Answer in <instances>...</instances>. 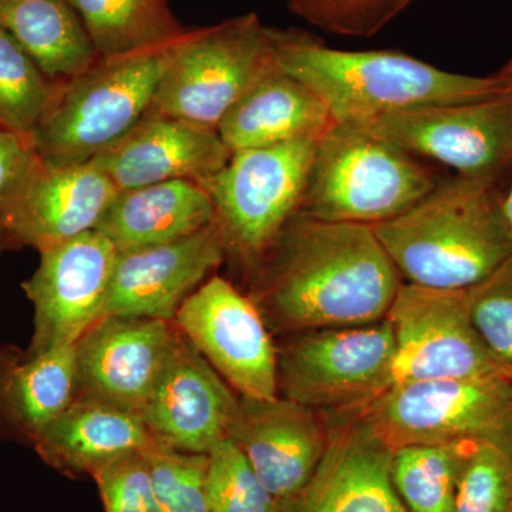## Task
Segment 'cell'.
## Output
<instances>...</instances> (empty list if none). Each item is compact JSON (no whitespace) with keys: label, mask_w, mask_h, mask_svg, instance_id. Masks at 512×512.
Masks as SVG:
<instances>
[{"label":"cell","mask_w":512,"mask_h":512,"mask_svg":"<svg viewBox=\"0 0 512 512\" xmlns=\"http://www.w3.org/2000/svg\"><path fill=\"white\" fill-rule=\"evenodd\" d=\"M456 512H512V450L476 444L468 454Z\"/></svg>","instance_id":"31"},{"label":"cell","mask_w":512,"mask_h":512,"mask_svg":"<svg viewBox=\"0 0 512 512\" xmlns=\"http://www.w3.org/2000/svg\"><path fill=\"white\" fill-rule=\"evenodd\" d=\"M215 222L210 195L194 181L119 191L96 231L123 252L177 241Z\"/></svg>","instance_id":"24"},{"label":"cell","mask_w":512,"mask_h":512,"mask_svg":"<svg viewBox=\"0 0 512 512\" xmlns=\"http://www.w3.org/2000/svg\"><path fill=\"white\" fill-rule=\"evenodd\" d=\"M355 413L392 450L456 443L512 450V376L508 375L392 384Z\"/></svg>","instance_id":"8"},{"label":"cell","mask_w":512,"mask_h":512,"mask_svg":"<svg viewBox=\"0 0 512 512\" xmlns=\"http://www.w3.org/2000/svg\"><path fill=\"white\" fill-rule=\"evenodd\" d=\"M156 444L140 414L113 404L74 397L37 437L33 448L56 471L94 477L104 467Z\"/></svg>","instance_id":"21"},{"label":"cell","mask_w":512,"mask_h":512,"mask_svg":"<svg viewBox=\"0 0 512 512\" xmlns=\"http://www.w3.org/2000/svg\"><path fill=\"white\" fill-rule=\"evenodd\" d=\"M232 151L217 130L151 109L127 136L94 157L117 190L168 181L202 183L227 165Z\"/></svg>","instance_id":"18"},{"label":"cell","mask_w":512,"mask_h":512,"mask_svg":"<svg viewBox=\"0 0 512 512\" xmlns=\"http://www.w3.org/2000/svg\"><path fill=\"white\" fill-rule=\"evenodd\" d=\"M39 161L30 138L0 130V254L20 249L13 218Z\"/></svg>","instance_id":"34"},{"label":"cell","mask_w":512,"mask_h":512,"mask_svg":"<svg viewBox=\"0 0 512 512\" xmlns=\"http://www.w3.org/2000/svg\"><path fill=\"white\" fill-rule=\"evenodd\" d=\"M421 160L501 180L512 164V92L473 103L397 111L360 124Z\"/></svg>","instance_id":"12"},{"label":"cell","mask_w":512,"mask_h":512,"mask_svg":"<svg viewBox=\"0 0 512 512\" xmlns=\"http://www.w3.org/2000/svg\"><path fill=\"white\" fill-rule=\"evenodd\" d=\"M117 194L92 161L59 164L40 158L13 218L19 248L40 252L93 231Z\"/></svg>","instance_id":"20"},{"label":"cell","mask_w":512,"mask_h":512,"mask_svg":"<svg viewBox=\"0 0 512 512\" xmlns=\"http://www.w3.org/2000/svg\"><path fill=\"white\" fill-rule=\"evenodd\" d=\"M239 396L177 328L173 348L140 412L156 443L208 454L228 439Z\"/></svg>","instance_id":"15"},{"label":"cell","mask_w":512,"mask_h":512,"mask_svg":"<svg viewBox=\"0 0 512 512\" xmlns=\"http://www.w3.org/2000/svg\"><path fill=\"white\" fill-rule=\"evenodd\" d=\"M332 440L301 495L281 505L285 512H409L394 488L393 450L356 413L328 416Z\"/></svg>","instance_id":"19"},{"label":"cell","mask_w":512,"mask_h":512,"mask_svg":"<svg viewBox=\"0 0 512 512\" xmlns=\"http://www.w3.org/2000/svg\"><path fill=\"white\" fill-rule=\"evenodd\" d=\"M293 15L339 36L369 37L396 19L413 0H284Z\"/></svg>","instance_id":"32"},{"label":"cell","mask_w":512,"mask_h":512,"mask_svg":"<svg viewBox=\"0 0 512 512\" xmlns=\"http://www.w3.org/2000/svg\"><path fill=\"white\" fill-rule=\"evenodd\" d=\"M441 175L360 124L335 123L319 138L299 215L375 227L412 208Z\"/></svg>","instance_id":"4"},{"label":"cell","mask_w":512,"mask_h":512,"mask_svg":"<svg viewBox=\"0 0 512 512\" xmlns=\"http://www.w3.org/2000/svg\"><path fill=\"white\" fill-rule=\"evenodd\" d=\"M207 498L211 512H276L278 503L231 439L208 453Z\"/></svg>","instance_id":"29"},{"label":"cell","mask_w":512,"mask_h":512,"mask_svg":"<svg viewBox=\"0 0 512 512\" xmlns=\"http://www.w3.org/2000/svg\"><path fill=\"white\" fill-rule=\"evenodd\" d=\"M501 73H503L504 76L507 77L508 82H510L512 86V59L511 62L508 63L503 70H501Z\"/></svg>","instance_id":"37"},{"label":"cell","mask_w":512,"mask_h":512,"mask_svg":"<svg viewBox=\"0 0 512 512\" xmlns=\"http://www.w3.org/2000/svg\"><path fill=\"white\" fill-rule=\"evenodd\" d=\"M170 0H67L103 59L170 46L188 32Z\"/></svg>","instance_id":"26"},{"label":"cell","mask_w":512,"mask_h":512,"mask_svg":"<svg viewBox=\"0 0 512 512\" xmlns=\"http://www.w3.org/2000/svg\"><path fill=\"white\" fill-rule=\"evenodd\" d=\"M281 72L313 90L335 123L365 124L397 111L473 103L511 93L503 73L463 76L399 50L333 49L299 29L268 28Z\"/></svg>","instance_id":"2"},{"label":"cell","mask_w":512,"mask_h":512,"mask_svg":"<svg viewBox=\"0 0 512 512\" xmlns=\"http://www.w3.org/2000/svg\"><path fill=\"white\" fill-rule=\"evenodd\" d=\"M225 262L217 221L177 241L123 252L117 258L106 315L174 322L187 301Z\"/></svg>","instance_id":"17"},{"label":"cell","mask_w":512,"mask_h":512,"mask_svg":"<svg viewBox=\"0 0 512 512\" xmlns=\"http://www.w3.org/2000/svg\"><path fill=\"white\" fill-rule=\"evenodd\" d=\"M0 30L57 83L79 76L100 59L67 0H0Z\"/></svg>","instance_id":"25"},{"label":"cell","mask_w":512,"mask_h":512,"mask_svg":"<svg viewBox=\"0 0 512 512\" xmlns=\"http://www.w3.org/2000/svg\"><path fill=\"white\" fill-rule=\"evenodd\" d=\"M143 454L161 511L211 512L205 485L208 454L184 453L158 443Z\"/></svg>","instance_id":"30"},{"label":"cell","mask_w":512,"mask_h":512,"mask_svg":"<svg viewBox=\"0 0 512 512\" xmlns=\"http://www.w3.org/2000/svg\"><path fill=\"white\" fill-rule=\"evenodd\" d=\"M387 319L396 340L393 384L512 376L478 335L467 291L403 282Z\"/></svg>","instance_id":"10"},{"label":"cell","mask_w":512,"mask_h":512,"mask_svg":"<svg viewBox=\"0 0 512 512\" xmlns=\"http://www.w3.org/2000/svg\"><path fill=\"white\" fill-rule=\"evenodd\" d=\"M335 124L318 94L281 70L266 74L228 111L217 131L234 151L319 140Z\"/></svg>","instance_id":"23"},{"label":"cell","mask_w":512,"mask_h":512,"mask_svg":"<svg viewBox=\"0 0 512 512\" xmlns=\"http://www.w3.org/2000/svg\"><path fill=\"white\" fill-rule=\"evenodd\" d=\"M175 335L174 322L104 316L74 345L76 397L140 414Z\"/></svg>","instance_id":"16"},{"label":"cell","mask_w":512,"mask_h":512,"mask_svg":"<svg viewBox=\"0 0 512 512\" xmlns=\"http://www.w3.org/2000/svg\"><path fill=\"white\" fill-rule=\"evenodd\" d=\"M497 178H444L423 200L375 225L407 284L467 291L512 256Z\"/></svg>","instance_id":"3"},{"label":"cell","mask_w":512,"mask_h":512,"mask_svg":"<svg viewBox=\"0 0 512 512\" xmlns=\"http://www.w3.org/2000/svg\"><path fill=\"white\" fill-rule=\"evenodd\" d=\"M143 453L120 458L93 477L106 512H163Z\"/></svg>","instance_id":"35"},{"label":"cell","mask_w":512,"mask_h":512,"mask_svg":"<svg viewBox=\"0 0 512 512\" xmlns=\"http://www.w3.org/2000/svg\"><path fill=\"white\" fill-rule=\"evenodd\" d=\"M173 46L100 57L86 72L60 83L30 138L39 157L87 163L127 136L153 107Z\"/></svg>","instance_id":"5"},{"label":"cell","mask_w":512,"mask_h":512,"mask_svg":"<svg viewBox=\"0 0 512 512\" xmlns=\"http://www.w3.org/2000/svg\"><path fill=\"white\" fill-rule=\"evenodd\" d=\"M59 86L0 30V130L32 138Z\"/></svg>","instance_id":"28"},{"label":"cell","mask_w":512,"mask_h":512,"mask_svg":"<svg viewBox=\"0 0 512 512\" xmlns=\"http://www.w3.org/2000/svg\"><path fill=\"white\" fill-rule=\"evenodd\" d=\"M39 254V266L22 284L33 305L30 353L70 348L104 318L119 258L96 229Z\"/></svg>","instance_id":"13"},{"label":"cell","mask_w":512,"mask_h":512,"mask_svg":"<svg viewBox=\"0 0 512 512\" xmlns=\"http://www.w3.org/2000/svg\"><path fill=\"white\" fill-rule=\"evenodd\" d=\"M174 325L238 396H279L271 330L247 293L228 279H207L178 309Z\"/></svg>","instance_id":"11"},{"label":"cell","mask_w":512,"mask_h":512,"mask_svg":"<svg viewBox=\"0 0 512 512\" xmlns=\"http://www.w3.org/2000/svg\"><path fill=\"white\" fill-rule=\"evenodd\" d=\"M471 319L491 355L512 373V256L467 289Z\"/></svg>","instance_id":"33"},{"label":"cell","mask_w":512,"mask_h":512,"mask_svg":"<svg viewBox=\"0 0 512 512\" xmlns=\"http://www.w3.org/2000/svg\"><path fill=\"white\" fill-rule=\"evenodd\" d=\"M276 512H285V511H284V510H282L281 505H278V508H276Z\"/></svg>","instance_id":"38"},{"label":"cell","mask_w":512,"mask_h":512,"mask_svg":"<svg viewBox=\"0 0 512 512\" xmlns=\"http://www.w3.org/2000/svg\"><path fill=\"white\" fill-rule=\"evenodd\" d=\"M279 396L325 414L359 412L393 384L396 340L389 319L284 336Z\"/></svg>","instance_id":"9"},{"label":"cell","mask_w":512,"mask_h":512,"mask_svg":"<svg viewBox=\"0 0 512 512\" xmlns=\"http://www.w3.org/2000/svg\"><path fill=\"white\" fill-rule=\"evenodd\" d=\"M276 69L268 26L255 13L190 29L171 49L151 109L217 130L242 96Z\"/></svg>","instance_id":"7"},{"label":"cell","mask_w":512,"mask_h":512,"mask_svg":"<svg viewBox=\"0 0 512 512\" xmlns=\"http://www.w3.org/2000/svg\"><path fill=\"white\" fill-rule=\"evenodd\" d=\"M476 443L412 444L393 450L390 476L409 512H456L458 485Z\"/></svg>","instance_id":"27"},{"label":"cell","mask_w":512,"mask_h":512,"mask_svg":"<svg viewBox=\"0 0 512 512\" xmlns=\"http://www.w3.org/2000/svg\"><path fill=\"white\" fill-rule=\"evenodd\" d=\"M228 439L248 458L278 504L303 493L326 456L332 427L325 413L278 396H239Z\"/></svg>","instance_id":"14"},{"label":"cell","mask_w":512,"mask_h":512,"mask_svg":"<svg viewBox=\"0 0 512 512\" xmlns=\"http://www.w3.org/2000/svg\"><path fill=\"white\" fill-rule=\"evenodd\" d=\"M74 397V346L30 353L0 343V436L33 447Z\"/></svg>","instance_id":"22"},{"label":"cell","mask_w":512,"mask_h":512,"mask_svg":"<svg viewBox=\"0 0 512 512\" xmlns=\"http://www.w3.org/2000/svg\"><path fill=\"white\" fill-rule=\"evenodd\" d=\"M316 143L308 138L234 151L222 170L200 183L214 205L225 262L242 281L299 214Z\"/></svg>","instance_id":"6"},{"label":"cell","mask_w":512,"mask_h":512,"mask_svg":"<svg viewBox=\"0 0 512 512\" xmlns=\"http://www.w3.org/2000/svg\"><path fill=\"white\" fill-rule=\"evenodd\" d=\"M511 184L508 191L503 195V211L505 222H507L508 234L512 242V164H511Z\"/></svg>","instance_id":"36"},{"label":"cell","mask_w":512,"mask_h":512,"mask_svg":"<svg viewBox=\"0 0 512 512\" xmlns=\"http://www.w3.org/2000/svg\"><path fill=\"white\" fill-rule=\"evenodd\" d=\"M402 276L369 225L296 215L245 281L272 335L387 318Z\"/></svg>","instance_id":"1"}]
</instances>
